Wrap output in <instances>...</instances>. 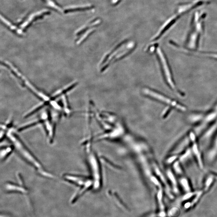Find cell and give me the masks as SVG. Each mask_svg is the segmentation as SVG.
Instances as JSON below:
<instances>
[{"label":"cell","instance_id":"2e32d148","mask_svg":"<svg viewBox=\"0 0 217 217\" xmlns=\"http://www.w3.org/2000/svg\"><path fill=\"white\" fill-rule=\"evenodd\" d=\"M46 5L60 14L64 13V9L55 0H43Z\"/></svg>","mask_w":217,"mask_h":217},{"label":"cell","instance_id":"277c9868","mask_svg":"<svg viewBox=\"0 0 217 217\" xmlns=\"http://www.w3.org/2000/svg\"><path fill=\"white\" fill-rule=\"evenodd\" d=\"M144 96L167 105L168 107L175 109L181 112H186L187 108L180 102L172 99L160 92L148 87H144L142 90Z\"/></svg>","mask_w":217,"mask_h":217},{"label":"cell","instance_id":"4fadbf2b","mask_svg":"<svg viewBox=\"0 0 217 217\" xmlns=\"http://www.w3.org/2000/svg\"><path fill=\"white\" fill-rule=\"evenodd\" d=\"M15 150L14 146L11 144L9 146H4L1 147V161H6L13 153Z\"/></svg>","mask_w":217,"mask_h":217},{"label":"cell","instance_id":"d6986e66","mask_svg":"<svg viewBox=\"0 0 217 217\" xmlns=\"http://www.w3.org/2000/svg\"><path fill=\"white\" fill-rule=\"evenodd\" d=\"M179 183L180 186L184 190L187 192H190L191 190V188L190 183L189 180L187 177L185 175L179 177Z\"/></svg>","mask_w":217,"mask_h":217},{"label":"cell","instance_id":"7402d4cb","mask_svg":"<svg viewBox=\"0 0 217 217\" xmlns=\"http://www.w3.org/2000/svg\"><path fill=\"white\" fill-rule=\"evenodd\" d=\"M54 99H55V100H54V102H55V100H56L57 99H58V97L57 96V95H55V94H54ZM41 109L39 108V107L38 106H37V107H35V108H34L33 110H31V112L32 113H33V114H34L35 113H36V112H37V111H39V110H40Z\"/></svg>","mask_w":217,"mask_h":217},{"label":"cell","instance_id":"6da1fadb","mask_svg":"<svg viewBox=\"0 0 217 217\" xmlns=\"http://www.w3.org/2000/svg\"><path fill=\"white\" fill-rule=\"evenodd\" d=\"M6 137L13 145L15 150L19 155L30 166L32 167L38 174L46 179H56V176L44 168L39 160L26 146L12 126L8 129Z\"/></svg>","mask_w":217,"mask_h":217},{"label":"cell","instance_id":"5b68a950","mask_svg":"<svg viewBox=\"0 0 217 217\" xmlns=\"http://www.w3.org/2000/svg\"><path fill=\"white\" fill-rule=\"evenodd\" d=\"M62 178L65 181L80 187V189L74 194V197L76 199L79 197L82 193L85 191L84 189L85 188L88 187L89 184V180L87 177L80 175L72 173H65L62 176Z\"/></svg>","mask_w":217,"mask_h":217},{"label":"cell","instance_id":"9c48e42d","mask_svg":"<svg viewBox=\"0 0 217 217\" xmlns=\"http://www.w3.org/2000/svg\"><path fill=\"white\" fill-rule=\"evenodd\" d=\"M18 183L11 182H7L4 185L6 191L9 193H17L22 194H27L28 190L25 186L23 179L20 174L17 175Z\"/></svg>","mask_w":217,"mask_h":217},{"label":"cell","instance_id":"ac0fdd59","mask_svg":"<svg viewBox=\"0 0 217 217\" xmlns=\"http://www.w3.org/2000/svg\"><path fill=\"white\" fill-rule=\"evenodd\" d=\"M91 7L89 6H70L64 9V13L77 12V11H85L90 9Z\"/></svg>","mask_w":217,"mask_h":217},{"label":"cell","instance_id":"9a60e30c","mask_svg":"<svg viewBox=\"0 0 217 217\" xmlns=\"http://www.w3.org/2000/svg\"><path fill=\"white\" fill-rule=\"evenodd\" d=\"M189 54L197 56L205 57L217 60V52H203L197 50L189 51Z\"/></svg>","mask_w":217,"mask_h":217},{"label":"cell","instance_id":"52a82bcc","mask_svg":"<svg viewBox=\"0 0 217 217\" xmlns=\"http://www.w3.org/2000/svg\"><path fill=\"white\" fill-rule=\"evenodd\" d=\"M50 11L47 9H43L31 13L19 23V26L24 31L29 28L35 23L42 19L46 16L50 14Z\"/></svg>","mask_w":217,"mask_h":217},{"label":"cell","instance_id":"5bb4252c","mask_svg":"<svg viewBox=\"0 0 217 217\" xmlns=\"http://www.w3.org/2000/svg\"><path fill=\"white\" fill-rule=\"evenodd\" d=\"M217 178V173L211 172L205 177L204 183V190H208Z\"/></svg>","mask_w":217,"mask_h":217},{"label":"cell","instance_id":"8992f818","mask_svg":"<svg viewBox=\"0 0 217 217\" xmlns=\"http://www.w3.org/2000/svg\"><path fill=\"white\" fill-rule=\"evenodd\" d=\"M217 120V102L212 109L205 113L202 122L195 126V132L197 135H202Z\"/></svg>","mask_w":217,"mask_h":217},{"label":"cell","instance_id":"7a4b0ae2","mask_svg":"<svg viewBox=\"0 0 217 217\" xmlns=\"http://www.w3.org/2000/svg\"><path fill=\"white\" fill-rule=\"evenodd\" d=\"M125 43L124 42L117 45L104 55L100 63L101 72H104L111 65L126 57L132 52L136 45L132 43L126 45Z\"/></svg>","mask_w":217,"mask_h":217},{"label":"cell","instance_id":"e0dca14e","mask_svg":"<svg viewBox=\"0 0 217 217\" xmlns=\"http://www.w3.org/2000/svg\"><path fill=\"white\" fill-rule=\"evenodd\" d=\"M167 174L168 178H169V180H170V183H171V185L173 187L174 191L176 193H178V191H179L178 181H177V178H176L174 173H173L172 170H170V169H169L167 171Z\"/></svg>","mask_w":217,"mask_h":217},{"label":"cell","instance_id":"30bf717a","mask_svg":"<svg viewBox=\"0 0 217 217\" xmlns=\"http://www.w3.org/2000/svg\"><path fill=\"white\" fill-rule=\"evenodd\" d=\"M206 159L209 163H213L217 159V131L212 137L207 151Z\"/></svg>","mask_w":217,"mask_h":217},{"label":"cell","instance_id":"ba28073f","mask_svg":"<svg viewBox=\"0 0 217 217\" xmlns=\"http://www.w3.org/2000/svg\"><path fill=\"white\" fill-rule=\"evenodd\" d=\"M191 144V147L194 158L195 159L197 165L200 169L204 168L203 156L201 153L199 145L197 141V135L195 131H191L188 133Z\"/></svg>","mask_w":217,"mask_h":217},{"label":"cell","instance_id":"7c38bea8","mask_svg":"<svg viewBox=\"0 0 217 217\" xmlns=\"http://www.w3.org/2000/svg\"><path fill=\"white\" fill-rule=\"evenodd\" d=\"M204 114L205 113L203 112H193L189 116V121L196 126L202 122L204 118Z\"/></svg>","mask_w":217,"mask_h":217},{"label":"cell","instance_id":"3957f363","mask_svg":"<svg viewBox=\"0 0 217 217\" xmlns=\"http://www.w3.org/2000/svg\"><path fill=\"white\" fill-rule=\"evenodd\" d=\"M156 53L164 79L168 87L178 96H184V94L178 88L175 82L172 70L168 59L163 50L160 47H157Z\"/></svg>","mask_w":217,"mask_h":217},{"label":"cell","instance_id":"ffe728a7","mask_svg":"<svg viewBox=\"0 0 217 217\" xmlns=\"http://www.w3.org/2000/svg\"><path fill=\"white\" fill-rule=\"evenodd\" d=\"M172 166H173V171H174L175 173L177 175L179 176V177L185 175L183 168L182 166L181 162L179 159L172 164Z\"/></svg>","mask_w":217,"mask_h":217},{"label":"cell","instance_id":"44dd1931","mask_svg":"<svg viewBox=\"0 0 217 217\" xmlns=\"http://www.w3.org/2000/svg\"><path fill=\"white\" fill-rule=\"evenodd\" d=\"M179 154H172L168 158L167 162L169 164H173L177 160L179 159Z\"/></svg>","mask_w":217,"mask_h":217},{"label":"cell","instance_id":"8fae6325","mask_svg":"<svg viewBox=\"0 0 217 217\" xmlns=\"http://www.w3.org/2000/svg\"><path fill=\"white\" fill-rule=\"evenodd\" d=\"M1 20L4 26L15 34L19 36H23L25 34V31L2 14L1 15Z\"/></svg>","mask_w":217,"mask_h":217}]
</instances>
